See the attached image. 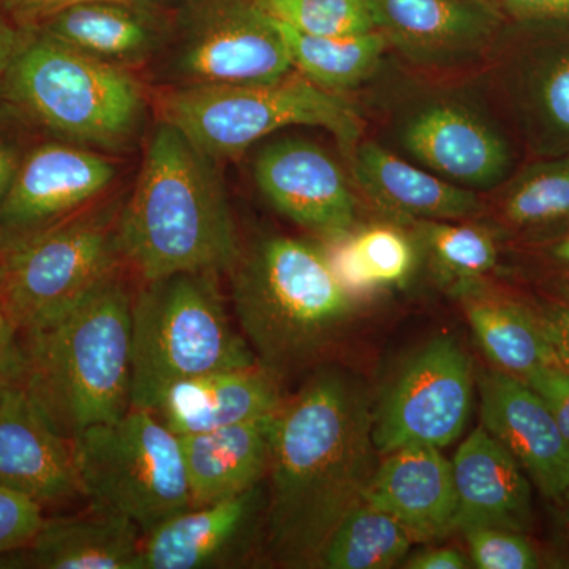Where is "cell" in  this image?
Here are the masks:
<instances>
[{"instance_id": "cell-11", "label": "cell", "mask_w": 569, "mask_h": 569, "mask_svg": "<svg viewBox=\"0 0 569 569\" xmlns=\"http://www.w3.org/2000/svg\"><path fill=\"white\" fill-rule=\"evenodd\" d=\"M473 396L470 358L451 337H437L400 370L373 411L378 455L407 445L455 443L466 430Z\"/></svg>"}, {"instance_id": "cell-20", "label": "cell", "mask_w": 569, "mask_h": 569, "mask_svg": "<svg viewBox=\"0 0 569 569\" xmlns=\"http://www.w3.org/2000/svg\"><path fill=\"white\" fill-rule=\"evenodd\" d=\"M258 505L260 486L179 512L141 538L137 569L227 567L252 533Z\"/></svg>"}, {"instance_id": "cell-1", "label": "cell", "mask_w": 569, "mask_h": 569, "mask_svg": "<svg viewBox=\"0 0 569 569\" xmlns=\"http://www.w3.org/2000/svg\"><path fill=\"white\" fill-rule=\"evenodd\" d=\"M365 387L336 370L310 378L277 410L264 546L274 563L317 568L326 542L361 503L378 455Z\"/></svg>"}, {"instance_id": "cell-25", "label": "cell", "mask_w": 569, "mask_h": 569, "mask_svg": "<svg viewBox=\"0 0 569 569\" xmlns=\"http://www.w3.org/2000/svg\"><path fill=\"white\" fill-rule=\"evenodd\" d=\"M276 413L179 437L192 507H203L260 486L268 475Z\"/></svg>"}, {"instance_id": "cell-31", "label": "cell", "mask_w": 569, "mask_h": 569, "mask_svg": "<svg viewBox=\"0 0 569 569\" xmlns=\"http://www.w3.org/2000/svg\"><path fill=\"white\" fill-rule=\"evenodd\" d=\"M503 219L518 230L559 233L569 228V153L531 164L508 187Z\"/></svg>"}, {"instance_id": "cell-24", "label": "cell", "mask_w": 569, "mask_h": 569, "mask_svg": "<svg viewBox=\"0 0 569 569\" xmlns=\"http://www.w3.org/2000/svg\"><path fill=\"white\" fill-rule=\"evenodd\" d=\"M350 159L362 192L378 208L397 217L456 222L481 211L477 192L400 159L378 142H359Z\"/></svg>"}, {"instance_id": "cell-39", "label": "cell", "mask_w": 569, "mask_h": 569, "mask_svg": "<svg viewBox=\"0 0 569 569\" xmlns=\"http://www.w3.org/2000/svg\"><path fill=\"white\" fill-rule=\"evenodd\" d=\"M22 356L24 351L20 325L10 316L9 310L0 305V380L21 365Z\"/></svg>"}, {"instance_id": "cell-30", "label": "cell", "mask_w": 569, "mask_h": 569, "mask_svg": "<svg viewBox=\"0 0 569 569\" xmlns=\"http://www.w3.org/2000/svg\"><path fill=\"white\" fill-rule=\"evenodd\" d=\"M331 260L353 295L403 282L413 269V246L402 231L372 227L340 239Z\"/></svg>"}, {"instance_id": "cell-6", "label": "cell", "mask_w": 569, "mask_h": 569, "mask_svg": "<svg viewBox=\"0 0 569 569\" xmlns=\"http://www.w3.org/2000/svg\"><path fill=\"white\" fill-rule=\"evenodd\" d=\"M217 276L181 272L144 282L132 305V408L152 411L168 388L257 365L231 325Z\"/></svg>"}, {"instance_id": "cell-45", "label": "cell", "mask_w": 569, "mask_h": 569, "mask_svg": "<svg viewBox=\"0 0 569 569\" xmlns=\"http://www.w3.org/2000/svg\"><path fill=\"white\" fill-rule=\"evenodd\" d=\"M140 2L151 7V9L160 10L168 9V7H176L178 9L186 0H140Z\"/></svg>"}, {"instance_id": "cell-35", "label": "cell", "mask_w": 569, "mask_h": 569, "mask_svg": "<svg viewBox=\"0 0 569 569\" xmlns=\"http://www.w3.org/2000/svg\"><path fill=\"white\" fill-rule=\"evenodd\" d=\"M44 519V507L39 501L0 488V557L28 545Z\"/></svg>"}, {"instance_id": "cell-7", "label": "cell", "mask_w": 569, "mask_h": 569, "mask_svg": "<svg viewBox=\"0 0 569 569\" xmlns=\"http://www.w3.org/2000/svg\"><path fill=\"white\" fill-rule=\"evenodd\" d=\"M157 107L160 121L181 130L216 162L234 159L254 142L288 127L328 130L347 157L362 137V119L353 104L296 70L261 84L168 88Z\"/></svg>"}, {"instance_id": "cell-3", "label": "cell", "mask_w": 569, "mask_h": 569, "mask_svg": "<svg viewBox=\"0 0 569 569\" xmlns=\"http://www.w3.org/2000/svg\"><path fill=\"white\" fill-rule=\"evenodd\" d=\"M132 305L118 271L66 312L21 331L29 385L67 437L132 408Z\"/></svg>"}, {"instance_id": "cell-2", "label": "cell", "mask_w": 569, "mask_h": 569, "mask_svg": "<svg viewBox=\"0 0 569 569\" xmlns=\"http://www.w3.org/2000/svg\"><path fill=\"white\" fill-rule=\"evenodd\" d=\"M122 260L142 282L181 272H230L241 254L219 162L159 121L132 194L119 211Z\"/></svg>"}, {"instance_id": "cell-29", "label": "cell", "mask_w": 569, "mask_h": 569, "mask_svg": "<svg viewBox=\"0 0 569 569\" xmlns=\"http://www.w3.org/2000/svg\"><path fill=\"white\" fill-rule=\"evenodd\" d=\"M413 542L399 520L362 500L332 531L317 568H392L407 556Z\"/></svg>"}, {"instance_id": "cell-34", "label": "cell", "mask_w": 569, "mask_h": 569, "mask_svg": "<svg viewBox=\"0 0 569 569\" xmlns=\"http://www.w3.org/2000/svg\"><path fill=\"white\" fill-rule=\"evenodd\" d=\"M471 561L479 569H535L541 567L538 550L526 533L496 527L462 531Z\"/></svg>"}, {"instance_id": "cell-12", "label": "cell", "mask_w": 569, "mask_h": 569, "mask_svg": "<svg viewBox=\"0 0 569 569\" xmlns=\"http://www.w3.org/2000/svg\"><path fill=\"white\" fill-rule=\"evenodd\" d=\"M396 141L411 162L463 189H496L511 170L503 133L485 112L455 97H433L408 108Z\"/></svg>"}, {"instance_id": "cell-27", "label": "cell", "mask_w": 569, "mask_h": 569, "mask_svg": "<svg viewBox=\"0 0 569 569\" xmlns=\"http://www.w3.org/2000/svg\"><path fill=\"white\" fill-rule=\"evenodd\" d=\"M516 108L535 151L569 153V40L539 48L515 74Z\"/></svg>"}, {"instance_id": "cell-10", "label": "cell", "mask_w": 569, "mask_h": 569, "mask_svg": "<svg viewBox=\"0 0 569 569\" xmlns=\"http://www.w3.org/2000/svg\"><path fill=\"white\" fill-rule=\"evenodd\" d=\"M160 56L168 88L261 84L295 70L277 21L257 0H186Z\"/></svg>"}, {"instance_id": "cell-9", "label": "cell", "mask_w": 569, "mask_h": 569, "mask_svg": "<svg viewBox=\"0 0 569 569\" xmlns=\"http://www.w3.org/2000/svg\"><path fill=\"white\" fill-rule=\"evenodd\" d=\"M118 204L82 209L59 222L3 239L0 305L21 331L77 305L119 271Z\"/></svg>"}, {"instance_id": "cell-26", "label": "cell", "mask_w": 569, "mask_h": 569, "mask_svg": "<svg viewBox=\"0 0 569 569\" xmlns=\"http://www.w3.org/2000/svg\"><path fill=\"white\" fill-rule=\"evenodd\" d=\"M462 298L468 323L496 369L527 381L545 367L560 366L538 312L471 287L462 288Z\"/></svg>"}, {"instance_id": "cell-38", "label": "cell", "mask_w": 569, "mask_h": 569, "mask_svg": "<svg viewBox=\"0 0 569 569\" xmlns=\"http://www.w3.org/2000/svg\"><path fill=\"white\" fill-rule=\"evenodd\" d=\"M560 366L569 370V302H553L538 310Z\"/></svg>"}, {"instance_id": "cell-46", "label": "cell", "mask_w": 569, "mask_h": 569, "mask_svg": "<svg viewBox=\"0 0 569 569\" xmlns=\"http://www.w3.org/2000/svg\"><path fill=\"white\" fill-rule=\"evenodd\" d=\"M3 246H6V242H3L2 234H0V279H2Z\"/></svg>"}, {"instance_id": "cell-15", "label": "cell", "mask_w": 569, "mask_h": 569, "mask_svg": "<svg viewBox=\"0 0 569 569\" xmlns=\"http://www.w3.org/2000/svg\"><path fill=\"white\" fill-rule=\"evenodd\" d=\"M253 178L261 194L288 220L329 239L353 230L356 200L339 163L316 142L272 141L258 151Z\"/></svg>"}, {"instance_id": "cell-33", "label": "cell", "mask_w": 569, "mask_h": 569, "mask_svg": "<svg viewBox=\"0 0 569 569\" xmlns=\"http://www.w3.org/2000/svg\"><path fill=\"white\" fill-rule=\"evenodd\" d=\"M266 13L296 31L351 37L376 31L366 0H257Z\"/></svg>"}, {"instance_id": "cell-4", "label": "cell", "mask_w": 569, "mask_h": 569, "mask_svg": "<svg viewBox=\"0 0 569 569\" xmlns=\"http://www.w3.org/2000/svg\"><path fill=\"white\" fill-rule=\"evenodd\" d=\"M230 272L247 342L277 376L316 359L355 316V295L331 257L302 239H261L239 254Z\"/></svg>"}, {"instance_id": "cell-23", "label": "cell", "mask_w": 569, "mask_h": 569, "mask_svg": "<svg viewBox=\"0 0 569 569\" xmlns=\"http://www.w3.org/2000/svg\"><path fill=\"white\" fill-rule=\"evenodd\" d=\"M99 61L132 70L162 54L170 26L141 3H81L33 29Z\"/></svg>"}, {"instance_id": "cell-36", "label": "cell", "mask_w": 569, "mask_h": 569, "mask_svg": "<svg viewBox=\"0 0 569 569\" xmlns=\"http://www.w3.org/2000/svg\"><path fill=\"white\" fill-rule=\"evenodd\" d=\"M526 383L548 402L569 445V370L561 366H548L538 370Z\"/></svg>"}, {"instance_id": "cell-14", "label": "cell", "mask_w": 569, "mask_h": 569, "mask_svg": "<svg viewBox=\"0 0 569 569\" xmlns=\"http://www.w3.org/2000/svg\"><path fill=\"white\" fill-rule=\"evenodd\" d=\"M116 176V163L96 149L66 141L37 146L22 156L0 206V234L31 233L89 208Z\"/></svg>"}, {"instance_id": "cell-37", "label": "cell", "mask_w": 569, "mask_h": 569, "mask_svg": "<svg viewBox=\"0 0 569 569\" xmlns=\"http://www.w3.org/2000/svg\"><path fill=\"white\" fill-rule=\"evenodd\" d=\"M89 2H99V0H3V6L9 11L13 24L22 31H33L56 14ZM114 2L141 3L140 0H114Z\"/></svg>"}, {"instance_id": "cell-47", "label": "cell", "mask_w": 569, "mask_h": 569, "mask_svg": "<svg viewBox=\"0 0 569 569\" xmlns=\"http://www.w3.org/2000/svg\"><path fill=\"white\" fill-rule=\"evenodd\" d=\"M563 498H565V500H567V518H568V526H569V485H568L567 492H565Z\"/></svg>"}, {"instance_id": "cell-21", "label": "cell", "mask_w": 569, "mask_h": 569, "mask_svg": "<svg viewBox=\"0 0 569 569\" xmlns=\"http://www.w3.org/2000/svg\"><path fill=\"white\" fill-rule=\"evenodd\" d=\"M277 378L260 362L217 370L168 388L152 411L178 437L241 425L279 410Z\"/></svg>"}, {"instance_id": "cell-43", "label": "cell", "mask_w": 569, "mask_h": 569, "mask_svg": "<svg viewBox=\"0 0 569 569\" xmlns=\"http://www.w3.org/2000/svg\"><path fill=\"white\" fill-rule=\"evenodd\" d=\"M22 156L17 144L0 137V206L6 200L20 168Z\"/></svg>"}, {"instance_id": "cell-19", "label": "cell", "mask_w": 569, "mask_h": 569, "mask_svg": "<svg viewBox=\"0 0 569 569\" xmlns=\"http://www.w3.org/2000/svg\"><path fill=\"white\" fill-rule=\"evenodd\" d=\"M362 500L399 520L415 542L455 531L452 463L432 445H407L385 456Z\"/></svg>"}, {"instance_id": "cell-40", "label": "cell", "mask_w": 569, "mask_h": 569, "mask_svg": "<svg viewBox=\"0 0 569 569\" xmlns=\"http://www.w3.org/2000/svg\"><path fill=\"white\" fill-rule=\"evenodd\" d=\"M512 17L529 21H569V0H501Z\"/></svg>"}, {"instance_id": "cell-18", "label": "cell", "mask_w": 569, "mask_h": 569, "mask_svg": "<svg viewBox=\"0 0 569 569\" xmlns=\"http://www.w3.org/2000/svg\"><path fill=\"white\" fill-rule=\"evenodd\" d=\"M451 463L455 530L496 527L529 533L533 526L530 478L485 426L466 438Z\"/></svg>"}, {"instance_id": "cell-32", "label": "cell", "mask_w": 569, "mask_h": 569, "mask_svg": "<svg viewBox=\"0 0 569 569\" xmlns=\"http://www.w3.org/2000/svg\"><path fill=\"white\" fill-rule=\"evenodd\" d=\"M421 234L437 271L460 288L471 287L497 266L496 241L482 228L452 220H425Z\"/></svg>"}, {"instance_id": "cell-28", "label": "cell", "mask_w": 569, "mask_h": 569, "mask_svg": "<svg viewBox=\"0 0 569 569\" xmlns=\"http://www.w3.org/2000/svg\"><path fill=\"white\" fill-rule=\"evenodd\" d=\"M277 21V20H276ZM293 69L329 92L342 93L372 77L389 48L380 31L318 37L277 21Z\"/></svg>"}, {"instance_id": "cell-13", "label": "cell", "mask_w": 569, "mask_h": 569, "mask_svg": "<svg viewBox=\"0 0 569 569\" xmlns=\"http://www.w3.org/2000/svg\"><path fill=\"white\" fill-rule=\"evenodd\" d=\"M0 488L43 507L81 496L73 438L41 406L26 377L24 356L0 380Z\"/></svg>"}, {"instance_id": "cell-8", "label": "cell", "mask_w": 569, "mask_h": 569, "mask_svg": "<svg viewBox=\"0 0 569 569\" xmlns=\"http://www.w3.org/2000/svg\"><path fill=\"white\" fill-rule=\"evenodd\" d=\"M73 447L81 496L132 520L142 537L192 508L181 438L153 411L130 408L81 430Z\"/></svg>"}, {"instance_id": "cell-5", "label": "cell", "mask_w": 569, "mask_h": 569, "mask_svg": "<svg viewBox=\"0 0 569 569\" xmlns=\"http://www.w3.org/2000/svg\"><path fill=\"white\" fill-rule=\"evenodd\" d=\"M0 89L14 110L52 137L96 151L129 148L148 122V97L132 70L39 31H24Z\"/></svg>"}, {"instance_id": "cell-42", "label": "cell", "mask_w": 569, "mask_h": 569, "mask_svg": "<svg viewBox=\"0 0 569 569\" xmlns=\"http://www.w3.org/2000/svg\"><path fill=\"white\" fill-rule=\"evenodd\" d=\"M541 253L553 268L559 269L561 274L567 277L568 299H565V301L569 302V228L548 236L541 242Z\"/></svg>"}, {"instance_id": "cell-17", "label": "cell", "mask_w": 569, "mask_h": 569, "mask_svg": "<svg viewBox=\"0 0 569 569\" xmlns=\"http://www.w3.org/2000/svg\"><path fill=\"white\" fill-rule=\"evenodd\" d=\"M377 31L421 67L466 62L492 41L500 13L488 0H366Z\"/></svg>"}, {"instance_id": "cell-44", "label": "cell", "mask_w": 569, "mask_h": 569, "mask_svg": "<svg viewBox=\"0 0 569 569\" xmlns=\"http://www.w3.org/2000/svg\"><path fill=\"white\" fill-rule=\"evenodd\" d=\"M22 40H24V31L0 17V80L13 62Z\"/></svg>"}, {"instance_id": "cell-22", "label": "cell", "mask_w": 569, "mask_h": 569, "mask_svg": "<svg viewBox=\"0 0 569 569\" xmlns=\"http://www.w3.org/2000/svg\"><path fill=\"white\" fill-rule=\"evenodd\" d=\"M141 538L126 516L91 507L44 519L28 545L0 557V569H137Z\"/></svg>"}, {"instance_id": "cell-41", "label": "cell", "mask_w": 569, "mask_h": 569, "mask_svg": "<svg viewBox=\"0 0 569 569\" xmlns=\"http://www.w3.org/2000/svg\"><path fill=\"white\" fill-rule=\"evenodd\" d=\"M470 567L463 553L458 549L440 548L426 550L407 560L406 568L410 569H466Z\"/></svg>"}, {"instance_id": "cell-16", "label": "cell", "mask_w": 569, "mask_h": 569, "mask_svg": "<svg viewBox=\"0 0 569 569\" xmlns=\"http://www.w3.org/2000/svg\"><path fill=\"white\" fill-rule=\"evenodd\" d=\"M482 426L518 459L542 496L560 500L569 485V445L545 399L493 367L478 376Z\"/></svg>"}]
</instances>
